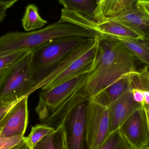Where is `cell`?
Masks as SVG:
<instances>
[{
  "mask_svg": "<svg viewBox=\"0 0 149 149\" xmlns=\"http://www.w3.org/2000/svg\"><path fill=\"white\" fill-rule=\"evenodd\" d=\"M136 57L118 39L99 36L94 62L84 89L90 99L136 71Z\"/></svg>",
  "mask_w": 149,
  "mask_h": 149,
  "instance_id": "obj_1",
  "label": "cell"
},
{
  "mask_svg": "<svg viewBox=\"0 0 149 149\" xmlns=\"http://www.w3.org/2000/svg\"><path fill=\"white\" fill-rule=\"evenodd\" d=\"M99 35L69 23L59 22L38 30L28 32L9 31L0 37V55L32 52L44 44L68 36L97 37Z\"/></svg>",
  "mask_w": 149,
  "mask_h": 149,
  "instance_id": "obj_2",
  "label": "cell"
},
{
  "mask_svg": "<svg viewBox=\"0 0 149 149\" xmlns=\"http://www.w3.org/2000/svg\"><path fill=\"white\" fill-rule=\"evenodd\" d=\"M87 38L68 36L53 39L31 52L30 81L33 92L59 64Z\"/></svg>",
  "mask_w": 149,
  "mask_h": 149,
  "instance_id": "obj_3",
  "label": "cell"
},
{
  "mask_svg": "<svg viewBox=\"0 0 149 149\" xmlns=\"http://www.w3.org/2000/svg\"><path fill=\"white\" fill-rule=\"evenodd\" d=\"M31 52L10 66L0 80V101L12 103L33 92L30 81Z\"/></svg>",
  "mask_w": 149,
  "mask_h": 149,
  "instance_id": "obj_4",
  "label": "cell"
},
{
  "mask_svg": "<svg viewBox=\"0 0 149 149\" xmlns=\"http://www.w3.org/2000/svg\"><path fill=\"white\" fill-rule=\"evenodd\" d=\"M88 73L79 75L50 89L40 92L36 111L42 123L84 86Z\"/></svg>",
  "mask_w": 149,
  "mask_h": 149,
  "instance_id": "obj_5",
  "label": "cell"
},
{
  "mask_svg": "<svg viewBox=\"0 0 149 149\" xmlns=\"http://www.w3.org/2000/svg\"><path fill=\"white\" fill-rule=\"evenodd\" d=\"M90 98L74 105L66 115L62 125L68 149H88L86 139V116Z\"/></svg>",
  "mask_w": 149,
  "mask_h": 149,
  "instance_id": "obj_6",
  "label": "cell"
},
{
  "mask_svg": "<svg viewBox=\"0 0 149 149\" xmlns=\"http://www.w3.org/2000/svg\"><path fill=\"white\" fill-rule=\"evenodd\" d=\"M108 108L90 99L86 116V139L88 149H98L110 134Z\"/></svg>",
  "mask_w": 149,
  "mask_h": 149,
  "instance_id": "obj_7",
  "label": "cell"
},
{
  "mask_svg": "<svg viewBox=\"0 0 149 149\" xmlns=\"http://www.w3.org/2000/svg\"><path fill=\"white\" fill-rule=\"evenodd\" d=\"M127 141L134 149H147L149 134L147 116L143 108L134 112L120 128Z\"/></svg>",
  "mask_w": 149,
  "mask_h": 149,
  "instance_id": "obj_8",
  "label": "cell"
},
{
  "mask_svg": "<svg viewBox=\"0 0 149 149\" xmlns=\"http://www.w3.org/2000/svg\"><path fill=\"white\" fill-rule=\"evenodd\" d=\"M28 98L24 97L18 101L6 114L0 130L1 136H24L29 121Z\"/></svg>",
  "mask_w": 149,
  "mask_h": 149,
  "instance_id": "obj_9",
  "label": "cell"
},
{
  "mask_svg": "<svg viewBox=\"0 0 149 149\" xmlns=\"http://www.w3.org/2000/svg\"><path fill=\"white\" fill-rule=\"evenodd\" d=\"M142 107L135 101L130 89L108 107L109 134L119 129L128 118Z\"/></svg>",
  "mask_w": 149,
  "mask_h": 149,
  "instance_id": "obj_10",
  "label": "cell"
},
{
  "mask_svg": "<svg viewBox=\"0 0 149 149\" xmlns=\"http://www.w3.org/2000/svg\"><path fill=\"white\" fill-rule=\"evenodd\" d=\"M97 43L98 39L95 44L90 50L74 61L65 71L59 74L55 79L41 88L42 90L50 89L79 75L89 73L94 62L97 50Z\"/></svg>",
  "mask_w": 149,
  "mask_h": 149,
  "instance_id": "obj_11",
  "label": "cell"
},
{
  "mask_svg": "<svg viewBox=\"0 0 149 149\" xmlns=\"http://www.w3.org/2000/svg\"><path fill=\"white\" fill-rule=\"evenodd\" d=\"M136 0H98L94 18L99 23L116 17L135 8Z\"/></svg>",
  "mask_w": 149,
  "mask_h": 149,
  "instance_id": "obj_12",
  "label": "cell"
},
{
  "mask_svg": "<svg viewBox=\"0 0 149 149\" xmlns=\"http://www.w3.org/2000/svg\"><path fill=\"white\" fill-rule=\"evenodd\" d=\"M129 89L136 102L143 107L149 106V71L148 67L130 73L129 76Z\"/></svg>",
  "mask_w": 149,
  "mask_h": 149,
  "instance_id": "obj_13",
  "label": "cell"
},
{
  "mask_svg": "<svg viewBox=\"0 0 149 149\" xmlns=\"http://www.w3.org/2000/svg\"><path fill=\"white\" fill-rule=\"evenodd\" d=\"M109 21L131 27L143 35L145 40L149 41V17L139 8L138 4L134 8L104 22Z\"/></svg>",
  "mask_w": 149,
  "mask_h": 149,
  "instance_id": "obj_14",
  "label": "cell"
},
{
  "mask_svg": "<svg viewBox=\"0 0 149 149\" xmlns=\"http://www.w3.org/2000/svg\"><path fill=\"white\" fill-rule=\"evenodd\" d=\"M129 75L121 78L91 99L101 106L108 107L129 89Z\"/></svg>",
  "mask_w": 149,
  "mask_h": 149,
  "instance_id": "obj_15",
  "label": "cell"
},
{
  "mask_svg": "<svg viewBox=\"0 0 149 149\" xmlns=\"http://www.w3.org/2000/svg\"><path fill=\"white\" fill-rule=\"evenodd\" d=\"M58 2L65 9L93 18L98 3V0H59Z\"/></svg>",
  "mask_w": 149,
  "mask_h": 149,
  "instance_id": "obj_16",
  "label": "cell"
},
{
  "mask_svg": "<svg viewBox=\"0 0 149 149\" xmlns=\"http://www.w3.org/2000/svg\"><path fill=\"white\" fill-rule=\"evenodd\" d=\"M136 57L149 68V41L146 40L118 39Z\"/></svg>",
  "mask_w": 149,
  "mask_h": 149,
  "instance_id": "obj_17",
  "label": "cell"
},
{
  "mask_svg": "<svg viewBox=\"0 0 149 149\" xmlns=\"http://www.w3.org/2000/svg\"><path fill=\"white\" fill-rule=\"evenodd\" d=\"M47 23L46 20L40 16L36 5L29 4L26 7L22 19V25L26 31L28 32L41 29Z\"/></svg>",
  "mask_w": 149,
  "mask_h": 149,
  "instance_id": "obj_18",
  "label": "cell"
},
{
  "mask_svg": "<svg viewBox=\"0 0 149 149\" xmlns=\"http://www.w3.org/2000/svg\"><path fill=\"white\" fill-rule=\"evenodd\" d=\"M65 134L63 125L44 137L32 149H63Z\"/></svg>",
  "mask_w": 149,
  "mask_h": 149,
  "instance_id": "obj_19",
  "label": "cell"
},
{
  "mask_svg": "<svg viewBox=\"0 0 149 149\" xmlns=\"http://www.w3.org/2000/svg\"><path fill=\"white\" fill-rule=\"evenodd\" d=\"M98 149H134L128 143L120 129L110 134Z\"/></svg>",
  "mask_w": 149,
  "mask_h": 149,
  "instance_id": "obj_20",
  "label": "cell"
},
{
  "mask_svg": "<svg viewBox=\"0 0 149 149\" xmlns=\"http://www.w3.org/2000/svg\"><path fill=\"white\" fill-rule=\"evenodd\" d=\"M55 129L44 124H38L32 127L30 134L27 137H24L25 143L31 149L44 137L54 132Z\"/></svg>",
  "mask_w": 149,
  "mask_h": 149,
  "instance_id": "obj_21",
  "label": "cell"
},
{
  "mask_svg": "<svg viewBox=\"0 0 149 149\" xmlns=\"http://www.w3.org/2000/svg\"><path fill=\"white\" fill-rule=\"evenodd\" d=\"M27 52H18L7 55H0V70L8 67L21 58Z\"/></svg>",
  "mask_w": 149,
  "mask_h": 149,
  "instance_id": "obj_22",
  "label": "cell"
},
{
  "mask_svg": "<svg viewBox=\"0 0 149 149\" xmlns=\"http://www.w3.org/2000/svg\"><path fill=\"white\" fill-rule=\"evenodd\" d=\"M24 136L5 137L0 135V149H9L16 146L24 140Z\"/></svg>",
  "mask_w": 149,
  "mask_h": 149,
  "instance_id": "obj_23",
  "label": "cell"
},
{
  "mask_svg": "<svg viewBox=\"0 0 149 149\" xmlns=\"http://www.w3.org/2000/svg\"><path fill=\"white\" fill-rule=\"evenodd\" d=\"M18 0H10V1H1L0 0V22L4 20L7 15V11L11 8Z\"/></svg>",
  "mask_w": 149,
  "mask_h": 149,
  "instance_id": "obj_24",
  "label": "cell"
},
{
  "mask_svg": "<svg viewBox=\"0 0 149 149\" xmlns=\"http://www.w3.org/2000/svg\"><path fill=\"white\" fill-rule=\"evenodd\" d=\"M18 101L12 103L3 102L0 101V130L2 127L3 121L6 114Z\"/></svg>",
  "mask_w": 149,
  "mask_h": 149,
  "instance_id": "obj_25",
  "label": "cell"
},
{
  "mask_svg": "<svg viewBox=\"0 0 149 149\" xmlns=\"http://www.w3.org/2000/svg\"><path fill=\"white\" fill-rule=\"evenodd\" d=\"M140 9L149 17V0H137Z\"/></svg>",
  "mask_w": 149,
  "mask_h": 149,
  "instance_id": "obj_26",
  "label": "cell"
},
{
  "mask_svg": "<svg viewBox=\"0 0 149 149\" xmlns=\"http://www.w3.org/2000/svg\"><path fill=\"white\" fill-rule=\"evenodd\" d=\"M9 149H31L25 143L24 140L16 146Z\"/></svg>",
  "mask_w": 149,
  "mask_h": 149,
  "instance_id": "obj_27",
  "label": "cell"
},
{
  "mask_svg": "<svg viewBox=\"0 0 149 149\" xmlns=\"http://www.w3.org/2000/svg\"><path fill=\"white\" fill-rule=\"evenodd\" d=\"M143 108L144 109L145 113H146V116H147V121H148V128L149 134V106H143ZM147 149H149V147H148V148Z\"/></svg>",
  "mask_w": 149,
  "mask_h": 149,
  "instance_id": "obj_28",
  "label": "cell"
},
{
  "mask_svg": "<svg viewBox=\"0 0 149 149\" xmlns=\"http://www.w3.org/2000/svg\"><path fill=\"white\" fill-rule=\"evenodd\" d=\"M7 68H8V67H7ZM6 69H7V68H5V69L0 70V80H1L2 77L3 75V73H4V72H5Z\"/></svg>",
  "mask_w": 149,
  "mask_h": 149,
  "instance_id": "obj_29",
  "label": "cell"
},
{
  "mask_svg": "<svg viewBox=\"0 0 149 149\" xmlns=\"http://www.w3.org/2000/svg\"><path fill=\"white\" fill-rule=\"evenodd\" d=\"M63 149H68V147H67V143H66V137H65V140Z\"/></svg>",
  "mask_w": 149,
  "mask_h": 149,
  "instance_id": "obj_30",
  "label": "cell"
}]
</instances>
